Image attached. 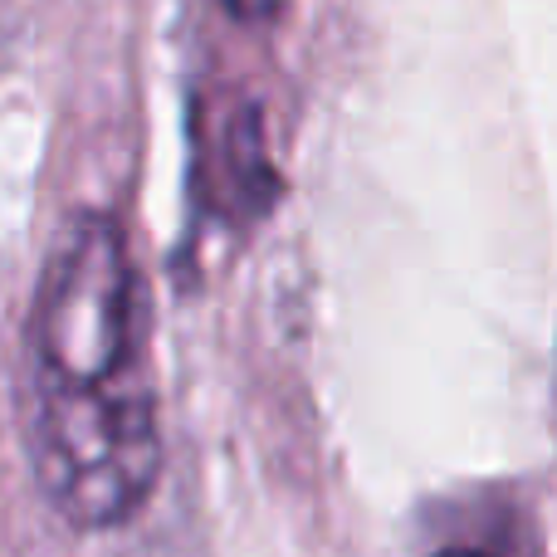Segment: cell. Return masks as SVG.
Wrapping results in <instances>:
<instances>
[{
  "mask_svg": "<svg viewBox=\"0 0 557 557\" xmlns=\"http://www.w3.org/2000/svg\"><path fill=\"white\" fill-rule=\"evenodd\" d=\"M143 288L117 221L84 211L54 240L29 308V392L147 382Z\"/></svg>",
  "mask_w": 557,
  "mask_h": 557,
  "instance_id": "obj_1",
  "label": "cell"
},
{
  "mask_svg": "<svg viewBox=\"0 0 557 557\" xmlns=\"http://www.w3.org/2000/svg\"><path fill=\"white\" fill-rule=\"evenodd\" d=\"M29 470L74 529H117L157 490L162 431L152 382L113 392H29Z\"/></svg>",
  "mask_w": 557,
  "mask_h": 557,
  "instance_id": "obj_2",
  "label": "cell"
},
{
  "mask_svg": "<svg viewBox=\"0 0 557 557\" xmlns=\"http://www.w3.org/2000/svg\"><path fill=\"white\" fill-rule=\"evenodd\" d=\"M196 196L206 211H215L231 225H250L270 215L278 201V176L264 152L260 113L250 103L225 108L215 127L201 123L196 133Z\"/></svg>",
  "mask_w": 557,
  "mask_h": 557,
  "instance_id": "obj_3",
  "label": "cell"
},
{
  "mask_svg": "<svg viewBox=\"0 0 557 557\" xmlns=\"http://www.w3.org/2000/svg\"><path fill=\"white\" fill-rule=\"evenodd\" d=\"M435 557H494V553H484V548H441Z\"/></svg>",
  "mask_w": 557,
  "mask_h": 557,
  "instance_id": "obj_4",
  "label": "cell"
}]
</instances>
